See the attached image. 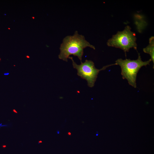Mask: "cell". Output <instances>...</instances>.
<instances>
[{"label": "cell", "mask_w": 154, "mask_h": 154, "mask_svg": "<svg viewBox=\"0 0 154 154\" xmlns=\"http://www.w3.org/2000/svg\"><path fill=\"white\" fill-rule=\"evenodd\" d=\"M89 47L94 50L95 46L85 39L84 36L76 31L72 35H68L63 39L60 47L59 59L67 62L70 55L76 56L82 62L84 49Z\"/></svg>", "instance_id": "1"}, {"label": "cell", "mask_w": 154, "mask_h": 154, "mask_svg": "<svg viewBox=\"0 0 154 154\" xmlns=\"http://www.w3.org/2000/svg\"><path fill=\"white\" fill-rule=\"evenodd\" d=\"M151 61V59L147 61H142L138 54V58L136 60L119 58L116 61L115 63L120 67L122 78L126 79L130 85L136 88V80L138 71L142 66L149 65Z\"/></svg>", "instance_id": "2"}, {"label": "cell", "mask_w": 154, "mask_h": 154, "mask_svg": "<svg viewBox=\"0 0 154 154\" xmlns=\"http://www.w3.org/2000/svg\"><path fill=\"white\" fill-rule=\"evenodd\" d=\"M131 27L128 26L125 27L122 31H118L117 33L112 36L107 42L109 46H112L120 48L125 53L129 52V49L133 48L137 49V38L135 33L131 30Z\"/></svg>", "instance_id": "3"}, {"label": "cell", "mask_w": 154, "mask_h": 154, "mask_svg": "<svg viewBox=\"0 0 154 154\" xmlns=\"http://www.w3.org/2000/svg\"><path fill=\"white\" fill-rule=\"evenodd\" d=\"M72 62L73 67L77 71V75L81 78L86 80L88 86L91 88L94 86L99 72L105 70L107 68L112 65H116V63L107 65L98 69L95 66L94 63L92 60H86L84 62L80 64H77L74 61L72 57H69Z\"/></svg>", "instance_id": "4"}, {"label": "cell", "mask_w": 154, "mask_h": 154, "mask_svg": "<svg viewBox=\"0 0 154 154\" xmlns=\"http://www.w3.org/2000/svg\"><path fill=\"white\" fill-rule=\"evenodd\" d=\"M149 44L146 47L143 48V51L145 53L149 54L151 59L154 64V37H151L149 40Z\"/></svg>", "instance_id": "5"}, {"label": "cell", "mask_w": 154, "mask_h": 154, "mask_svg": "<svg viewBox=\"0 0 154 154\" xmlns=\"http://www.w3.org/2000/svg\"><path fill=\"white\" fill-rule=\"evenodd\" d=\"M13 111L14 112L17 113V112L15 109L13 110Z\"/></svg>", "instance_id": "6"}, {"label": "cell", "mask_w": 154, "mask_h": 154, "mask_svg": "<svg viewBox=\"0 0 154 154\" xmlns=\"http://www.w3.org/2000/svg\"><path fill=\"white\" fill-rule=\"evenodd\" d=\"M26 57L28 58H29V56H26Z\"/></svg>", "instance_id": "7"}, {"label": "cell", "mask_w": 154, "mask_h": 154, "mask_svg": "<svg viewBox=\"0 0 154 154\" xmlns=\"http://www.w3.org/2000/svg\"><path fill=\"white\" fill-rule=\"evenodd\" d=\"M39 142H40V143L42 142V141H39Z\"/></svg>", "instance_id": "8"}, {"label": "cell", "mask_w": 154, "mask_h": 154, "mask_svg": "<svg viewBox=\"0 0 154 154\" xmlns=\"http://www.w3.org/2000/svg\"><path fill=\"white\" fill-rule=\"evenodd\" d=\"M32 18H33V19H34L35 18H34V17H33Z\"/></svg>", "instance_id": "9"}]
</instances>
